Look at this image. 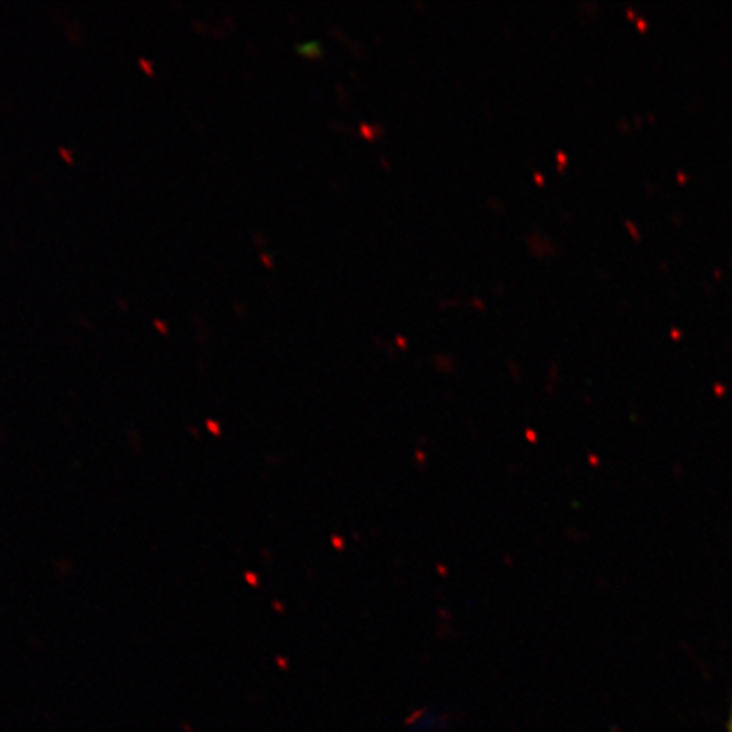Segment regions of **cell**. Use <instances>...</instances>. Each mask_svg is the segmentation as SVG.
<instances>
[{
	"label": "cell",
	"mask_w": 732,
	"mask_h": 732,
	"mask_svg": "<svg viewBox=\"0 0 732 732\" xmlns=\"http://www.w3.org/2000/svg\"><path fill=\"white\" fill-rule=\"evenodd\" d=\"M297 50L301 51L305 57H319L323 53V48H321L319 41H305V43L297 44Z\"/></svg>",
	"instance_id": "obj_1"
}]
</instances>
